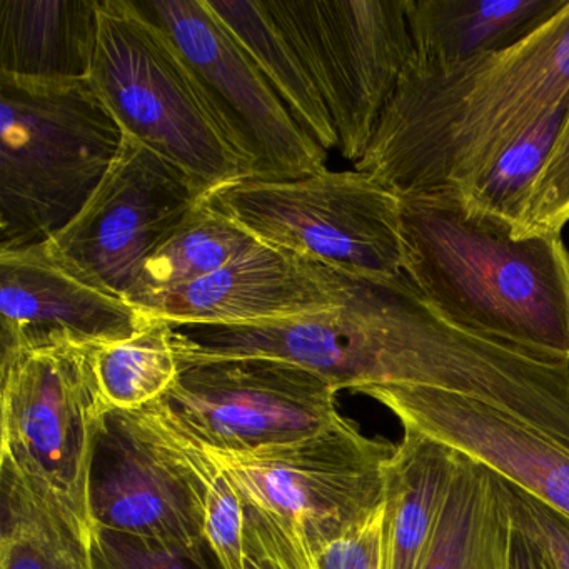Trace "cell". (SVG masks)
I'll use <instances>...</instances> for the list:
<instances>
[{
  "mask_svg": "<svg viewBox=\"0 0 569 569\" xmlns=\"http://www.w3.org/2000/svg\"><path fill=\"white\" fill-rule=\"evenodd\" d=\"M569 98V4L505 51L409 64L355 169L398 196L465 192Z\"/></svg>",
  "mask_w": 569,
  "mask_h": 569,
  "instance_id": "obj_1",
  "label": "cell"
},
{
  "mask_svg": "<svg viewBox=\"0 0 569 569\" xmlns=\"http://www.w3.org/2000/svg\"><path fill=\"white\" fill-rule=\"evenodd\" d=\"M402 272L458 328L569 362V249L515 238L458 192L399 196Z\"/></svg>",
  "mask_w": 569,
  "mask_h": 569,
  "instance_id": "obj_2",
  "label": "cell"
},
{
  "mask_svg": "<svg viewBox=\"0 0 569 569\" xmlns=\"http://www.w3.org/2000/svg\"><path fill=\"white\" fill-rule=\"evenodd\" d=\"M0 251L41 244L84 208L122 134L88 79L0 74Z\"/></svg>",
  "mask_w": 569,
  "mask_h": 569,
  "instance_id": "obj_3",
  "label": "cell"
},
{
  "mask_svg": "<svg viewBox=\"0 0 569 569\" xmlns=\"http://www.w3.org/2000/svg\"><path fill=\"white\" fill-rule=\"evenodd\" d=\"M89 82L122 134L181 169L206 194L248 179L184 62L132 0H101Z\"/></svg>",
  "mask_w": 569,
  "mask_h": 569,
  "instance_id": "obj_4",
  "label": "cell"
},
{
  "mask_svg": "<svg viewBox=\"0 0 569 569\" xmlns=\"http://www.w3.org/2000/svg\"><path fill=\"white\" fill-rule=\"evenodd\" d=\"M206 449L242 505L264 512L316 559L385 505L386 468L396 445L369 438L339 415L318 435L289 445L246 452Z\"/></svg>",
  "mask_w": 569,
  "mask_h": 569,
  "instance_id": "obj_5",
  "label": "cell"
},
{
  "mask_svg": "<svg viewBox=\"0 0 569 569\" xmlns=\"http://www.w3.org/2000/svg\"><path fill=\"white\" fill-rule=\"evenodd\" d=\"M206 199L256 241L348 274L402 272L399 196L356 171L284 181L244 179Z\"/></svg>",
  "mask_w": 569,
  "mask_h": 569,
  "instance_id": "obj_6",
  "label": "cell"
},
{
  "mask_svg": "<svg viewBox=\"0 0 569 569\" xmlns=\"http://www.w3.org/2000/svg\"><path fill=\"white\" fill-rule=\"evenodd\" d=\"M94 528L216 558L206 538V476L198 442L152 402L109 409L89 469Z\"/></svg>",
  "mask_w": 569,
  "mask_h": 569,
  "instance_id": "obj_7",
  "label": "cell"
},
{
  "mask_svg": "<svg viewBox=\"0 0 569 569\" xmlns=\"http://www.w3.org/2000/svg\"><path fill=\"white\" fill-rule=\"evenodd\" d=\"M305 61L348 161L365 156L415 58L406 0H266Z\"/></svg>",
  "mask_w": 569,
  "mask_h": 569,
  "instance_id": "obj_8",
  "label": "cell"
},
{
  "mask_svg": "<svg viewBox=\"0 0 569 569\" xmlns=\"http://www.w3.org/2000/svg\"><path fill=\"white\" fill-rule=\"evenodd\" d=\"M92 346L0 352V459L54 492L89 528V469L108 405Z\"/></svg>",
  "mask_w": 569,
  "mask_h": 569,
  "instance_id": "obj_9",
  "label": "cell"
},
{
  "mask_svg": "<svg viewBox=\"0 0 569 569\" xmlns=\"http://www.w3.org/2000/svg\"><path fill=\"white\" fill-rule=\"evenodd\" d=\"M184 62L248 179L284 181L325 171L328 152L292 118L248 52L202 0H132Z\"/></svg>",
  "mask_w": 569,
  "mask_h": 569,
  "instance_id": "obj_10",
  "label": "cell"
},
{
  "mask_svg": "<svg viewBox=\"0 0 569 569\" xmlns=\"http://www.w3.org/2000/svg\"><path fill=\"white\" fill-rule=\"evenodd\" d=\"M338 389L309 369L268 358L181 365L154 405L196 441L246 452L318 435L341 412Z\"/></svg>",
  "mask_w": 569,
  "mask_h": 569,
  "instance_id": "obj_11",
  "label": "cell"
},
{
  "mask_svg": "<svg viewBox=\"0 0 569 569\" xmlns=\"http://www.w3.org/2000/svg\"><path fill=\"white\" fill-rule=\"evenodd\" d=\"M204 196L181 169L124 136L84 208L46 246L66 268L128 301L148 256Z\"/></svg>",
  "mask_w": 569,
  "mask_h": 569,
  "instance_id": "obj_12",
  "label": "cell"
},
{
  "mask_svg": "<svg viewBox=\"0 0 569 569\" xmlns=\"http://www.w3.org/2000/svg\"><path fill=\"white\" fill-rule=\"evenodd\" d=\"M361 395L402 429L455 449L569 518V451L482 402L436 389L375 386Z\"/></svg>",
  "mask_w": 569,
  "mask_h": 569,
  "instance_id": "obj_13",
  "label": "cell"
},
{
  "mask_svg": "<svg viewBox=\"0 0 569 569\" xmlns=\"http://www.w3.org/2000/svg\"><path fill=\"white\" fill-rule=\"evenodd\" d=\"M355 279L356 274L259 242L208 278L132 306L171 326L261 325L342 305Z\"/></svg>",
  "mask_w": 569,
  "mask_h": 569,
  "instance_id": "obj_14",
  "label": "cell"
},
{
  "mask_svg": "<svg viewBox=\"0 0 569 569\" xmlns=\"http://www.w3.org/2000/svg\"><path fill=\"white\" fill-rule=\"evenodd\" d=\"M148 316L66 268L46 242L0 251V352L72 342L114 345Z\"/></svg>",
  "mask_w": 569,
  "mask_h": 569,
  "instance_id": "obj_15",
  "label": "cell"
},
{
  "mask_svg": "<svg viewBox=\"0 0 569 569\" xmlns=\"http://www.w3.org/2000/svg\"><path fill=\"white\" fill-rule=\"evenodd\" d=\"M569 0H406L419 68L505 51L558 16Z\"/></svg>",
  "mask_w": 569,
  "mask_h": 569,
  "instance_id": "obj_16",
  "label": "cell"
},
{
  "mask_svg": "<svg viewBox=\"0 0 569 569\" xmlns=\"http://www.w3.org/2000/svg\"><path fill=\"white\" fill-rule=\"evenodd\" d=\"M101 0H0V74L88 79Z\"/></svg>",
  "mask_w": 569,
  "mask_h": 569,
  "instance_id": "obj_17",
  "label": "cell"
},
{
  "mask_svg": "<svg viewBox=\"0 0 569 569\" xmlns=\"http://www.w3.org/2000/svg\"><path fill=\"white\" fill-rule=\"evenodd\" d=\"M459 452L405 429L386 468L385 569H421Z\"/></svg>",
  "mask_w": 569,
  "mask_h": 569,
  "instance_id": "obj_18",
  "label": "cell"
},
{
  "mask_svg": "<svg viewBox=\"0 0 569 569\" xmlns=\"http://www.w3.org/2000/svg\"><path fill=\"white\" fill-rule=\"evenodd\" d=\"M92 531L42 482L0 459V569H96Z\"/></svg>",
  "mask_w": 569,
  "mask_h": 569,
  "instance_id": "obj_19",
  "label": "cell"
},
{
  "mask_svg": "<svg viewBox=\"0 0 569 569\" xmlns=\"http://www.w3.org/2000/svg\"><path fill=\"white\" fill-rule=\"evenodd\" d=\"M511 531L501 479L459 455L421 569H509Z\"/></svg>",
  "mask_w": 569,
  "mask_h": 569,
  "instance_id": "obj_20",
  "label": "cell"
},
{
  "mask_svg": "<svg viewBox=\"0 0 569 569\" xmlns=\"http://www.w3.org/2000/svg\"><path fill=\"white\" fill-rule=\"evenodd\" d=\"M202 2L238 39L302 131L326 152L338 149V134L325 99L298 49L268 11L266 0Z\"/></svg>",
  "mask_w": 569,
  "mask_h": 569,
  "instance_id": "obj_21",
  "label": "cell"
},
{
  "mask_svg": "<svg viewBox=\"0 0 569 569\" xmlns=\"http://www.w3.org/2000/svg\"><path fill=\"white\" fill-rule=\"evenodd\" d=\"M258 244L204 196L148 256L128 302L208 278Z\"/></svg>",
  "mask_w": 569,
  "mask_h": 569,
  "instance_id": "obj_22",
  "label": "cell"
},
{
  "mask_svg": "<svg viewBox=\"0 0 569 569\" xmlns=\"http://www.w3.org/2000/svg\"><path fill=\"white\" fill-rule=\"evenodd\" d=\"M94 366L109 409L138 411L159 401L181 372L172 326L149 318L132 338L96 348Z\"/></svg>",
  "mask_w": 569,
  "mask_h": 569,
  "instance_id": "obj_23",
  "label": "cell"
},
{
  "mask_svg": "<svg viewBox=\"0 0 569 569\" xmlns=\"http://www.w3.org/2000/svg\"><path fill=\"white\" fill-rule=\"evenodd\" d=\"M568 109L569 98L509 146L485 176L459 194L465 204L479 214L511 226L515 231L532 186L561 132Z\"/></svg>",
  "mask_w": 569,
  "mask_h": 569,
  "instance_id": "obj_24",
  "label": "cell"
},
{
  "mask_svg": "<svg viewBox=\"0 0 569 569\" xmlns=\"http://www.w3.org/2000/svg\"><path fill=\"white\" fill-rule=\"evenodd\" d=\"M198 445L206 476V538L221 569H246L244 505L208 449Z\"/></svg>",
  "mask_w": 569,
  "mask_h": 569,
  "instance_id": "obj_25",
  "label": "cell"
},
{
  "mask_svg": "<svg viewBox=\"0 0 569 569\" xmlns=\"http://www.w3.org/2000/svg\"><path fill=\"white\" fill-rule=\"evenodd\" d=\"M569 222V109L561 132L552 146L526 201L515 238L561 234Z\"/></svg>",
  "mask_w": 569,
  "mask_h": 569,
  "instance_id": "obj_26",
  "label": "cell"
},
{
  "mask_svg": "<svg viewBox=\"0 0 569 569\" xmlns=\"http://www.w3.org/2000/svg\"><path fill=\"white\" fill-rule=\"evenodd\" d=\"M96 569H221L218 559L109 529L92 531Z\"/></svg>",
  "mask_w": 569,
  "mask_h": 569,
  "instance_id": "obj_27",
  "label": "cell"
},
{
  "mask_svg": "<svg viewBox=\"0 0 569 569\" xmlns=\"http://www.w3.org/2000/svg\"><path fill=\"white\" fill-rule=\"evenodd\" d=\"M499 478V476H498ZM501 479V478H499ZM502 495L516 528L531 536L555 569H569V518L501 479Z\"/></svg>",
  "mask_w": 569,
  "mask_h": 569,
  "instance_id": "obj_28",
  "label": "cell"
},
{
  "mask_svg": "<svg viewBox=\"0 0 569 569\" xmlns=\"http://www.w3.org/2000/svg\"><path fill=\"white\" fill-rule=\"evenodd\" d=\"M246 569H316V559L264 512L244 506Z\"/></svg>",
  "mask_w": 569,
  "mask_h": 569,
  "instance_id": "obj_29",
  "label": "cell"
},
{
  "mask_svg": "<svg viewBox=\"0 0 569 569\" xmlns=\"http://www.w3.org/2000/svg\"><path fill=\"white\" fill-rule=\"evenodd\" d=\"M385 505L329 542L316 556V569H385Z\"/></svg>",
  "mask_w": 569,
  "mask_h": 569,
  "instance_id": "obj_30",
  "label": "cell"
},
{
  "mask_svg": "<svg viewBox=\"0 0 569 569\" xmlns=\"http://www.w3.org/2000/svg\"><path fill=\"white\" fill-rule=\"evenodd\" d=\"M509 569L555 568L541 546L531 536L512 525L511 539H509Z\"/></svg>",
  "mask_w": 569,
  "mask_h": 569,
  "instance_id": "obj_31",
  "label": "cell"
}]
</instances>
